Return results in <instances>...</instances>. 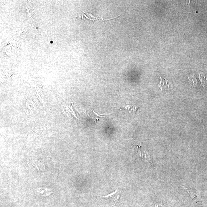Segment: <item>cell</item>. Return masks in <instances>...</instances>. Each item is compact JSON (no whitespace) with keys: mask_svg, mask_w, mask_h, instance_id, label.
Listing matches in <instances>:
<instances>
[{"mask_svg":"<svg viewBox=\"0 0 207 207\" xmlns=\"http://www.w3.org/2000/svg\"><path fill=\"white\" fill-rule=\"evenodd\" d=\"M121 195L120 191L116 190L115 191L112 192L108 195H103V196H97V197L101 198L107 200V201L112 202L115 204L118 205L119 203V200Z\"/></svg>","mask_w":207,"mask_h":207,"instance_id":"cell-1","label":"cell"},{"mask_svg":"<svg viewBox=\"0 0 207 207\" xmlns=\"http://www.w3.org/2000/svg\"><path fill=\"white\" fill-rule=\"evenodd\" d=\"M159 76L161 80L159 84L158 87L162 91H164L166 92L173 88L174 86L172 83L166 80V78H162L160 75Z\"/></svg>","mask_w":207,"mask_h":207,"instance_id":"cell-2","label":"cell"},{"mask_svg":"<svg viewBox=\"0 0 207 207\" xmlns=\"http://www.w3.org/2000/svg\"><path fill=\"white\" fill-rule=\"evenodd\" d=\"M138 108V107L135 106L128 105H125L121 107L120 109L122 110H126V111H128L130 113H135L136 112Z\"/></svg>","mask_w":207,"mask_h":207,"instance_id":"cell-3","label":"cell"},{"mask_svg":"<svg viewBox=\"0 0 207 207\" xmlns=\"http://www.w3.org/2000/svg\"><path fill=\"white\" fill-rule=\"evenodd\" d=\"M138 154H139L140 157L142 158L144 160H146L149 162H151L150 158V155L147 152L144 150L142 151L140 150H139L138 151Z\"/></svg>","mask_w":207,"mask_h":207,"instance_id":"cell-4","label":"cell"}]
</instances>
